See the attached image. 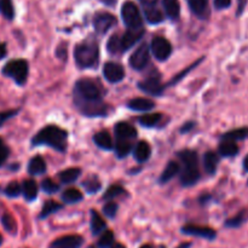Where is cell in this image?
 Segmentation results:
<instances>
[{"label":"cell","mask_w":248,"mask_h":248,"mask_svg":"<svg viewBox=\"0 0 248 248\" xmlns=\"http://www.w3.org/2000/svg\"><path fill=\"white\" fill-rule=\"evenodd\" d=\"M74 103L85 117H105L108 105L103 102L100 84L92 79H80L74 86Z\"/></svg>","instance_id":"6da1fadb"},{"label":"cell","mask_w":248,"mask_h":248,"mask_svg":"<svg viewBox=\"0 0 248 248\" xmlns=\"http://www.w3.org/2000/svg\"><path fill=\"white\" fill-rule=\"evenodd\" d=\"M67 138H68L67 131L55 125H49L35 134L34 138L32 139V144L49 146L59 153H64L67 150Z\"/></svg>","instance_id":"7a4b0ae2"},{"label":"cell","mask_w":248,"mask_h":248,"mask_svg":"<svg viewBox=\"0 0 248 248\" xmlns=\"http://www.w3.org/2000/svg\"><path fill=\"white\" fill-rule=\"evenodd\" d=\"M180 162L183 163L182 175H180V183L183 187H191L200 179L199 170V158L196 151L194 150H182L178 153Z\"/></svg>","instance_id":"3957f363"},{"label":"cell","mask_w":248,"mask_h":248,"mask_svg":"<svg viewBox=\"0 0 248 248\" xmlns=\"http://www.w3.org/2000/svg\"><path fill=\"white\" fill-rule=\"evenodd\" d=\"M74 58L80 68H92L98 64L100 49L95 40H86L79 44L74 51Z\"/></svg>","instance_id":"277c9868"},{"label":"cell","mask_w":248,"mask_h":248,"mask_svg":"<svg viewBox=\"0 0 248 248\" xmlns=\"http://www.w3.org/2000/svg\"><path fill=\"white\" fill-rule=\"evenodd\" d=\"M28 71H29V68H28L27 61H25V59H13V61L8 62L4 66L1 73L8 78L14 79L17 85L22 86L27 81Z\"/></svg>","instance_id":"5b68a950"},{"label":"cell","mask_w":248,"mask_h":248,"mask_svg":"<svg viewBox=\"0 0 248 248\" xmlns=\"http://www.w3.org/2000/svg\"><path fill=\"white\" fill-rule=\"evenodd\" d=\"M121 17L129 29L142 28V16L138 8L131 1H127L121 8Z\"/></svg>","instance_id":"8992f818"},{"label":"cell","mask_w":248,"mask_h":248,"mask_svg":"<svg viewBox=\"0 0 248 248\" xmlns=\"http://www.w3.org/2000/svg\"><path fill=\"white\" fill-rule=\"evenodd\" d=\"M138 88L144 93L150 96H161L163 92V85L160 81V75L158 73L150 74L144 80L139 81Z\"/></svg>","instance_id":"52a82bcc"},{"label":"cell","mask_w":248,"mask_h":248,"mask_svg":"<svg viewBox=\"0 0 248 248\" xmlns=\"http://www.w3.org/2000/svg\"><path fill=\"white\" fill-rule=\"evenodd\" d=\"M150 46L151 52L158 61H166L172 54V45L162 37L154 38Z\"/></svg>","instance_id":"ba28073f"},{"label":"cell","mask_w":248,"mask_h":248,"mask_svg":"<svg viewBox=\"0 0 248 248\" xmlns=\"http://www.w3.org/2000/svg\"><path fill=\"white\" fill-rule=\"evenodd\" d=\"M149 62V47L146 44L141 45L133 54L131 55L129 59V63L131 68L136 71H142L146 67Z\"/></svg>","instance_id":"9c48e42d"},{"label":"cell","mask_w":248,"mask_h":248,"mask_svg":"<svg viewBox=\"0 0 248 248\" xmlns=\"http://www.w3.org/2000/svg\"><path fill=\"white\" fill-rule=\"evenodd\" d=\"M103 75L109 83H120L125 78L124 67L119 63H115V62H108L103 67Z\"/></svg>","instance_id":"30bf717a"},{"label":"cell","mask_w":248,"mask_h":248,"mask_svg":"<svg viewBox=\"0 0 248 248\" xmlns=\"http://www.w3.org/2000/svg\"><path fill=\"white\" fill-rule=\"evenodd\" d=\"M115 23H117V20L114 16L108 13L97 14L93 18V26L98 34H105Z\"/></svg>","instance_id":"8fae6325"},{"label":"cell","mask_w":248,"mask_h":248,"mask_svg":"<svg viewBox=\"0 0 248 248\" xmlns=\"http://www.w3.org/2000/svg\"><path fill=\"white\" fill-rule=\"evenodd\" d=\"M182 233H187V235L197 236V237L206 238V240H214L217 237V233L211 228L207 226H199V225H192V224H188L182 228Z\"/></svg>","instance_id":"7c38bea8"},{"label":"cell","mask_w":248,"mask_h":248,"mask_svg":"<svg viewBox=\"0 0 248 248\" xmlns=\"http://www.w3.org/2000/svg\"><path fill=\"white\" fill-rule=\"evenodd\" d=\"M144 29L143 28H138V29H127V32L124 35L120 37V42H121V50L122 52H126L127 50L131 49L133 45L141 40L143 37Z\"/></svg>","instance_id":"4fadbf2b"},{"label":"cell","mask_w":248,"mask_h":248,"mask_svg":"<svg viewBox=\"0 0 248 248\" xmlns=\"http://www.w3.org/2000/svg\"><path fill=\"white\" fill-rule=\"evenodd\" d=\"M84 243V238L79 235H67L55 240L50 245V248H80Z\"/></svg>","instance_id":"5bb4252c"},{"label":"cell","mask_w":248,"mask_h":248,"mask_svg":"<svg viewBox=\"0 0 248 248\" xmlns=\"http://www.w3.org/2000/svg\"><path fill=\"white\" fill-rule=\"evenodd\" d=\"M114 131L117 139H121V141L132 142L137 137V130L127 122H119L115 126Z\"/></svg>","instance_id":"9a60e30c"},{"label":"cell","mask_w":248,"mask_h":248,"mask_svg":"<svg viewBox=\"0 0 248 248\" xmlns=\"http://www.w3.org/2000/svg\"><path fill=\"white\" fill-rule=\"evenodd\" d=\"M190 10L200 18H206L208 15V0H187Z\"/></svg>","instance_id":"2e32d148"},{"label":"cell","mask_w":248,"mask_h":248,"mask_svg":"<svg viewBox=\"0 0 248 248\" xmlns=\"http://www.w3.org/2000/svg\"><path fill=\"white\" fill-rule=\"evenodd\" d=\"M127 107L134 112H148L155 107V103L148 98H133L127 103Z\"/></svg>","instance_id":"e0dca14e"},{"label":"cell","mask_w":248,"mask_h":248,"mask_svg":"<svg viewBox=\"0 0 248 248\" xmlns=\"http://www.w3.org/2000/svg\"><path fill=\"white\" fill-rule=\"evenodd\" d=\"M219 163V155L214 151H207L204 156V170L208 175H213L217 172Z\"/></svg>","instance_id":"ac0fdd59"},{"label":"cell","mask_w":248,"mask_h":248,"mask_svg":"<svg viewBox=\"0 0 248 248\" xmlns=\"http://www.w3.org/2000/svg\"><path fill=\"white\" fill-rule=\"evenodd\" d=\"M91 231L95 236L100 235L101 233H104L105 228H107V224H105L104 219L100 216L97 211L92 209L91 211Z\"/></svg>","instance_id":"d6986e66"},{"label":"cell","mask_w":248,"mask_h":248,"mask_svg":"<svg viewBox=\"0 0 248 248\" xmlns=\"http://www.w3.org/2000/svg\"><path fill=\"white\" fill-rule=\"evenodd\" d=\"M151 149L146 142H139L137 143V146H134L133 155L138 162H146L149 158H150Z\"/></svg>","instance_id":"ffe728a7"},{"label":"cell","mask_w":248,"mask_h":248,"mask_svg":"<svg viewBox=\"0 0 248 248\" xmlns=\"http://www.w3.org/2000/svg\"><path fill=\"white\" fill-rule=\"evenodd\" d=\"M248 138V127H240V129H235L233 131H229L224 133L220 137L221 141H229L235 142L236 141H245Z\"/></svg>","instance_id":"44dd1931"},{"label":"cell","mask_w":248,"mask_h":248,"mask_svg":"<svg viewBox=\"0 0 248 248\" xmlns=\"http://www.w3.org/2000/svg\"><path fill=\"white\" fill-rule=\"evenodd\" d=\"M93 142L97 144V146H100L101 149H104V150H112L114 148L112 137H110L109 132L107 131H101L97 134H95Z\"/></svg>","instance_id":"7402d4cb"},{"label":"cell","mask_w":248,"mask_h":248,"mask_svg":"<svg viewBox=\"0 0 248 248\" xmlns=\"http://www.w3.org/2000/svg\"><path fill=\"white\" fill-rule=\"evenodd\" d=\"M218 153L223 158H233L238 154V146L235 142L221 141V143L219 144Z\"/></svg>","instance_id":"603a6c76"},{"label":"cell","mask_w":248,"mask_h":248,"mask_svg":"<svg viewBox=\"0 0 248 248\" xmlns=\"http://www.w3.org/2000/svg\"><path fill=\"white\" fill-rule=\"evenodd\" d=\"M28 172L32 175H40L46 172V163L42 156H34L29 161L28 165Z\"/></svg>","instance_id":"cb8c5ba5"},{"label":"cell","mask_w":248,"mask_h":248,"mask_svg":"<svg viewBox=\"0 0 248 248\" xmlns=\"http://www.w3.org/2000/svg\"><path fill=\"white\" fill-rule=\"evenodd\" d=\"M179 168H180L179 165H178L177 162H175V161H170V162L167 163V166L165 167V170L162 171V173H161L159 182H160L161 184L167 183L168 180H171L173 177L177 175V173L179 172Z\"/></svg>","instance_id":"d4e9b609"},{"label":"cell","mask_w":248,"mask_h":248,"mask_svg":"<svg viewBox=\"0 0 248 248\" xmlns=\"http://www.w3.org/2000/svg\"><path fill=\"white\" fill-rule=\"evenodd\" d=\"M22 194L27 201H33L38 197V185L33 179L25 180L22 185Z\"/></svg>","instance_id":"484cf974"},{"label":"cell","mask_w":248,"mask_h":248,"mask_svg":"<svg viewBox=\"0 0 248 248\" xmlns=\"http://www.w3.org/2000/svg\"><path fill=\"white\" fill-rule=\"evenodd\" d=\"M166 15L172 20H177L180 14V5L178 0H162Z\"/></svg>","instance_id":"4316f807"},{"label":"cell","mask_w":248,"mask_h":248,"mask_svg":"<svg viewBox=\"0 0 248 248\" xmlns=\"http://www.w3.org/2000/svg\"><path fill=\"white\" fill-rule=\"evenodd\" d=\"M81 170L78 167H72L68 168V170H64L59 173V179H61L62 183L64 184H71V183H74L75 180H78V178L80 177Z\"/></svg>","instance_id":"83f0119b"},{"label":"cell","mask_w":248,"mask_h":248,"mask_svg":"<svg viewBox=\"0 0 248 248\" xmlns=\"http://www.w3.org/2000/svg\"><path fill=\"white\" fill-rule=\"evenodd\" d=\"M247 219H248V212L243 209V211H241L240 213L236 214V216L233 217V218L226 219L224 225H225L226 228H231V229L240 228L242 224H245L246 221H247Z\"/></svg>","instance_id":"f1b7e54d"},{"label":"cell","mask_w":248,"mask_h":248,"mask_svg":"<svg viewBox=\"0 0 248 248\" xmlns=\"http://www.w3.org/2000/svg\"><path fill=\"white\" fill-rule=\"evenodd\" d=\"M146 14V18L149 23L151 25H158V23L162 22L163 21V15L159 9L154 8V6H148L144 11Z\"/></svg>","instance_id":"f546056e"},{"label":"cell","mask_w":248,"mask_h":248,"mask_svg":"<svg viewBox=\"0 0 248 248\" xmlns=\"http://www.w3.org/2000/svg\"><path fill=\"white\" fill-rule=\"evenodd\" d=\"M131 150H132L131 142L117 139V142H115V153H117V158H120V159L126 158Z\"/></svg>","instance_id":"4dcf8cb0"},{"label":"cell","mask_w":248,"mask_h":248,"mask_svg":"<svg viewBox=\"0 0 248 248\" xmlns=\"http://www.w3.org/2000/svg\"><path fill=\"white\" fill-rule=\"evenodd\" d=\"M83 199V194H81L78 189H74V188L67 189L66 191L62 194V200H63V202H66V204H76V202L81 201Z\"/></svg>","instance_id":"1f68e13d"},{"label":"cell","mask_w":248,"mask_h":248,"mask_svg":"<svg viewBox=\"0 0 248 248\" xmlns=\"http://www.w3.org/2000/svg\"><path fill=\"white\" fill-rule=\"evenodd\" d=\"M62 204H58V202L56 201H52V200H49V201H46L44 204V206H43V209H42V213H40L39 218L40 219H44L46 218V217H49L50 214L52 213H56L58 209L62 208Z\"/></svg>","instance_id":"d6a6232c"},{"label":"cell","mask_w":248,"mask_h":248,"mask_svg":"<svg viewBox=\"0 0 248 248\" xmlns=\"http://www.w3.org/2000/svg\"><path fill=\"white\" fill-rule=\"evenodd\" d=\"M0 14L6 20H14L15 17V9L11 0H0Z\"/></svg>","instance_id":"836d02e7"},{"label":"cell","mask_w":248,"mask_h":248,"mask_svg":"<svg viewBox=\"0 0 248 248\" xmlns=\"http://www.w3.org/2000/svg\"><path fill=\"white\" fill-rule=\"evenodd\" d=\"M161 119H162V115L156 113V114H148L138 117V122L144 127H154L159 124Z\"/></svg>","instance_id":"e575fe53"},{"label":"cell","mask_w":248,"mask_h":248,"mask_svg":"<svg viewBox=\"0 0 248 248\" xmlns=\"http://www.w3.org/2000/svg\"><path fill=\"white\" fill-rule=\"evenodd\" d=\"M101 187H102L101 182L96 177L88 178V179L83 182V188L88 194H95V192H97L101 189Z\"/></svg>","instance_id":"d590c367"},{"label":"cell","mask_w":248,"mask_h":248,"mask_svg":"<svg viewBox=\"0 0 248 248\" xmlns=\"http://www.w3.org/2000/svg\"><path fill=\"white\" fill-rule=\"evenodd\" d=\"M107 49H108V52L112 55L122 54L120 35L115 34V35H113V37H110L109 42H108V45H107Z\"/></svg>","instance_id":"8d00e7d4"},{"label":"cell","mask_w":248,"mask_h":248,"mask_svg":"<svg viewBox=\"0 0 248 248\" xmlns=\"http://www.w3.org/2000/svg\"><path fill=\"white\" fill-rule=\"evenodd\" d=\"M1 224H3L4 229H5L8 233H16V230H17V225H16L15 219L13 218V216L9 213H4L1 216Z\"/></svg>","instance_id":"74e56055"},{"label":"cell","mask_w":248,"mask_h":248,"mask_svg":"<svg viewBox=\"0 0 248 248\" xmlns=\"http://www.w3.org/2000/svg\"><path fill=\"white\" fill-rule=\"evenodd\" d=\"M114 245V233L110 230H105L98 240L97 246L100 248H110Z\"/></svg>","instance_id":"f35d334b"},{"label":"cell","mask_w":248,"mask_h":248,"mask_svg":"<svg viewBox=\"0 0 248 248\" xmlns=\"http://www.w3.org/2000/svg\"><path fill=\"white\" fill-rule=\"evenodd\" d=\"M122 194H125V189L120 185H112L110 188H108L107 191L103 195V200H107V201H112L115 197L121 196Z\"/></svg>","instance_id":"ab89813d"},{"label":"cell","mask_w":248,"mask_h":248,"mask_svg":"<svg viewBox=\"0 0 248 248\" xmlns=\"http://www.w3.org/2000/svg\"><path fill=\"white\" fill-rule=\"evenodd\" d=\"M4 194L8 197H17L22 194V187L17 182H11L4 190Z\"/></svg>","instance_id":"60d3db41"},{"label":"cell","mask_w":248,"mask_h":248,"mask_svg":"<svg viewBox=\"0 0 248 248\" xmlns=\"http://www.w3.org/2000/svg\"><path fill=\"white\" fill-rule=\"evenodd\" d=\"M42 189L46 194H55V192H57L59 190V185L57 183H55L52 179H50V178H46V179L43 180Z\"/></svg>","instance_id":"b9f144b4"},{"label":"cell","mask_w":248,"mask_h":248,"mask_svg":"<svg viewBox=\"0 0 248 248\" xmlns=\"http://www.w3.org/2000/svg\"><path fill=\"white\" fill-rule=\"evenodd\" d=\"M117 208H119V206H117V202L109 201L103 206V213H104L108 218L113 219L115 218V216H117Z\"/></svg>","instance_id":"7bdbcfd3"},{"label":"cell","mask_w":248,"mask_h":248,"mask_svg":"<svg viewBox=\"0 0 248 248\" xmlns=\"http://www.w3.org/2000/svg\"><path fill=\"white\" fill-rule=\"evenodd\" d=\"M9 155H10V149L4 144L3 139L0 138V167L6 162Z\"/></svg>","instance_id":"ee69618b"},{"label":"cell","mask_w":248,"mask_h":248,"mask_svg":"<svg viewBox=\"0 0 248 248\" xmlns=\"http://www.w3.org/2000/svg\"><path fill=\"white\" fill-rule=\"evenodd\" d=\"M202 59H204V58H200V59H197V61L195 62L194 64H191V66H189V68H187V69H185V71H183L182 73H179V74H178V75L175 76V78L173 79V80L171 81L170 84H168V85H173V84H177L178 81L180 80V79H183V78H184V75H187V74L189 73V72H191L192 69H194L195 67L197 66V64H200V63H201V62H202Z\"/></svg>","instance_id":"f6af8a7d"},{"label":"cell","mask_w":248,"mask_h":248,"mask_svg":"<svg viewBox=\"0 0 248 248\" xmlns=\"http://www.w3.org/2000/svg\"><path fill=\"white\" fill-rule=\"evenodd\" d=\"M18 113V109L14 110H6V112H0V127L3 126L8 120L13 119L14 117H16Z\"/></svg>","instance_id":"bcb514c9"},{"label":"cell","mask_w":248,"mask_h":248,"mask_svg":"<svg viewBox=\"0 0 248 248\" xmlns=\"http://www.w3.org/2000/svg\"><path fill=\"white\" fill-rule=\"evenodd\" d=\"M231 0H214V8L217 10H225V9L230 8Z\"/></svg>","instance_id":"7dc6e473"},{"label":"cell","mask_w":248,"mask_h":248,"mask_svg":"<svg viewBox=\"0 0 248 248\" xmlns=\"http://www.w3.org/2000/svg\"><path fill=\"white\" fill-rule=\"evenodd\" d=\"M246 5H247V0H237V13H236V15H242V13L246 9Z\"/></svg>","instance_id":"c3c4849f"},{"label":"cell","mask_w":248,"mask_h":248,"mask_svg":"<svg viewBox=\"0 0 248 248\" xmlns=\"http://www.w3.org/2000/svg\"><path fill=\"white\" fill-rule=\"evenodd\" d=\"M194 126H195V122H187V124L180 129V132H182V133H187V132H189Z\"/></svg>","instance_id":"681fc988"},{"label":"cell","mask_w":248,"mask_h":248,"mask_svg":"<svg viewBox=\"0 0 248 248\" xmlns=\"http://www.w3.org/2000/svg\"><path fill=\"white\" fill-rule=\"evenodd\" d=\"M8 54V50H6V45L3 44V43H0V59H3L4 57L6 56Z\"/></svg>","instance_id":"f907efd6"},{"label":"cell","mask_w":248,"mask_h":248,"mask_svg":"<svg viewBox=\"0 0 248 248\" xmlns=\"http://www.w3.org/2000/svg\"><path fill=\"white\" fill-rule=\"evenodd\" d=\"M141 1L144 4V5L146 6V8H148V6L155 5V3L158 1V0H141Z\"/></svg>","instance_id":"816d5d0a"},{"label":"cell","mask_w":248,"mask_h":248,"mask_svg":"<svg viewBox=\"0 0 248 248\" xmlns=\"http://www.w3.org/2000/svg\"><path fill=\"white\" fill-rule=\"evenodd\" d=\"M242 167H243V171H245L246 173H248V154H247V155H246V158L243 159Z\"/></svg>","instance_id":"f5cc1de1"},{"label":"cell","mask_w":248,"mask_h":248,"mask_svg":"<svg viewBox=\"0 0 248 248\" xmlns=\"http://www.w3.org/2000/svg\"><path fill=\"white\" fill-rule=\"evenodd\" d=\"M191 246H192L191 242H183V243H180L177 248H190Z\"/></svg>","instance_id":"db71d44e"},{"label":"cell","mask_w":248,"mask_h":248,"mask_svg":"<svg viewBox=\"0 0 248 248\" xmlns=\"http://www.w3.org/2000/svg\"><path fill=\"white\" fill-rule=\"evenodd\" d=\"M101 1H103V3L107 4V5H113V4H115L117 0H101Z\"/></svg>","instance_id":"11a10c76"},{"label":"cell","mask_w":248,"mask_h":248,"mask_svg":"<svg viewBox=\"0 0 248 248\" xmlns=\"http://www.w3.org/2000/svg\"><path fill=\"white\" fill-rule=\"evenodd\" d=\"M110 248H126V247H125L124 245H121V243H114Z\"/></svg>","instance_id":"9f6ffc18"},{"label":"cell","mask_w":248,"mask_h":248,"mask_svg":"<svg viewBox=\"0 0 248 248\" xmlns=\"http://www.w3.org/2000/svg\"><path fill=\"white\" fill-rule=\"evenodd\" d=\"M141 248H153L150 245H143Z\"/></svg>","instance_id":"6f0895ef"},{"label":"cell","mask_w":248,"mask_h":248,"mask_svg":"<svg viewBox=\"0 0 248 248\" xmlns=\"http://www.w3.org/2000/svg\"><path fill=\"white\" fill-rule=\"evenodd\" d=\"M1 243H3V236L0 235V246H1Z\"/></svg>","instance_id":"680465c9"},{"label":"cell","mask_w":248,"mask_h":248,"mask_svg":"<svg viewBox=\"0 0 248 248\" xmlns=\"http://www.w3.org/2000/svg\"><path fill=\"white\" fill-rule=\"evenodd\" d=\"M160 248H166V247H165V246H160Z\"/></svg>","instance_id":"91938a15"},{"label":"cell","mask_w":248,"mask_h":248,"mask_svg":"<svg viewBox=\"0 0 248 248\" xmlns=\"http://www.w3.org/2000/svg\"><path fill=\"white\" fill-rule=\"evenodd\" d=\"M88 248H95V247H93V246H91V247H88Z\"/></svg>","instance_id":"94428289"},{"label":"cell","mask_w":248,"mask_h":248,"mask_svg":"<svg viewBox=\"0 0 248 248\" xmlns=\"http://www.w3.org/2000/svg\"><path fill=\"white\" fill-rule=\"evenodd\" d=\"M247 185H248V182H247Z\"/></svg>","instance_id":"6125c7cd"}]
</instances>
